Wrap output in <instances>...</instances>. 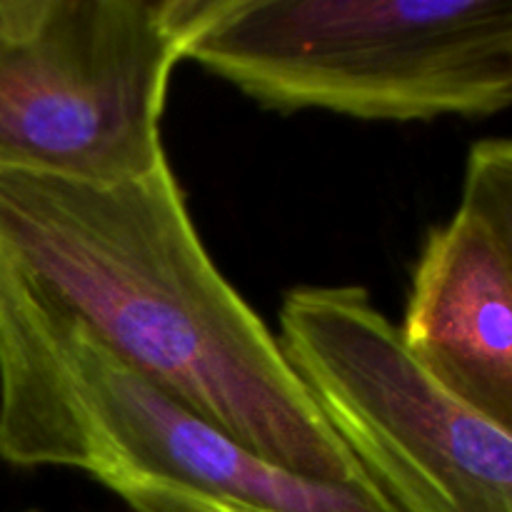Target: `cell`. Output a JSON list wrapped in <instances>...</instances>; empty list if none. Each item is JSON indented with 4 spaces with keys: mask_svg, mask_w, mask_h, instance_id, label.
<instances>
[{
    "mask_svg": "<svg viewBox=\"0 0 512 512\" xmlns=\"http://www.w3.org/2000/svg\"><path fill=\"white\" fill-rule=\"evenodd\" d=\"M0 290L80 323L268 463L373 485L210 258L168 160L110 185L0 170Z\"/></svg>",
    "mask_w": 512,
    "mask_h": 512,
    "instance_id": "obj_1",
    "label": "cell"
},
{
    "mask_svg": "<svg viewBox=\"0 0 512 512\" xmlns=\"http://www.w3.org/2000/svg\"><path fill=\"white\" fill-rule=\"evenodd\" d=\"M0 460L80 470L133 512H398L268 463L90 330L0 290Z\"/></svg>",
    "mask_w": 512,
    "mask_h": 512,
    "instance_id": "obj_2",
    "label": "cell"
},
{
    "mask_svg": "<svg viewBox=\"0 0 512 512\" xmlns=\"http://www.w3.org/2000/svg\"><path fill=\"white\" fill-rule=\"evenodd\" d=\"M185 60L278 113L485 118L512 105V0H200Z\"/></svg>",
    "mask_w": 512,
    "mask_h": 512,
    "instance_id": "obj_3",
    "label": "cell"
},
{
    "mask_svg": "<svg viewBox=\"0 0 512 512\" xmlns=\"http://www.w3.org/2000/svg\"><path fill=\"white\" fill-rule=\"evenodd\" d=\"M200 0H0V170L110 185L163 165Z\"/></svg>",
    "mask_w": 512,
    "mask_h": 512,
    "instance_id": "obj_4",
    "label": "cell"
},
{
    "mask_svg": "<svg viewBox=\"0 0 512 512\" xmlns=\"http://www.w3.org/2000/svg\"><path fill=\"white\" fill-rule=\"evenodd\" d=\"M280 345L365 478L398 512H512V438L445 395L360 285H303Z\"/></svg>",
    "mask_w": 512,
    "mask_h": 512,
    "instance_id": "obj_5",
    "label": "cell"
},
{
    "mask_svg": "<svg viewBox=\"0 0 512 512\" xmlns=\"http://www.w3.org/2000/svg\"><path fill=\"white\" fill-rule=\"evenodd\" d=\"M398 330L445 395L512 438V268L473 213L428 230Z\"/></svg>",
    "mask_w": 512,
    "mask_h": 512,
    "instance_id": "obj_6",
    "label": "cell"
},
{
    "mask_svg": "<svg viewBox=\"0 0 512 512\" xmlns=\"http://www.w3.org/2000/svg\"><path fill=\"white\" fill-rule=\"evenodd\" d=\"M460 208L488 228L512 268V138H485L468 150Z\"/></svg>",
    "mask_w": 512,
    "mask_h": 512,
    "instance_id": "obj_7",
    "label": "cell"
}]
</instances>
